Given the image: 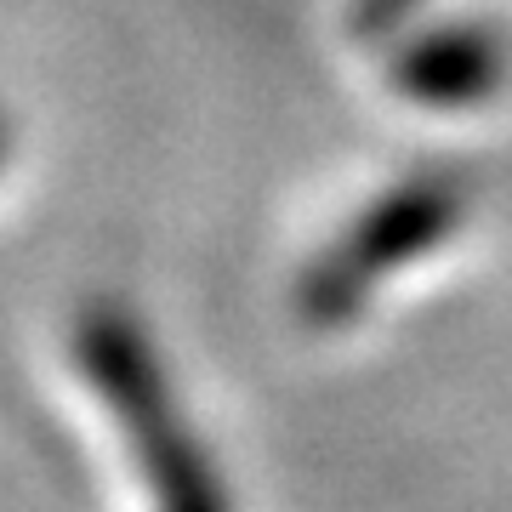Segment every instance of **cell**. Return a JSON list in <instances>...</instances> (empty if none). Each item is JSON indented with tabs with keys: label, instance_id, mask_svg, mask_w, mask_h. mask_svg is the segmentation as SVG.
Instances as JSON below:
<instances>
[{
	"label": "cell",
	"instance_id": "obj_1",
	"mask_svg": "<svg viewBox=\"0 0 512 512\" xmlns=\"http://www.w3.org/2000/svg\"><path fill=\"white\" fill-rule=\"evenodd\" d=\"M74 365L103 399V410L120 421V433H126L160 512H234L217 461L200 444V433L188 427L177 387L165 376V359L154 353L137 313H126L120 302L80 308V319H74Z\"/></svg>",
	"mask_w": 512,
	"mask_h": 512
},
{
	"label": "cell",
	"instance_id": "obj_2",
	"mask_svg": "<svg viewBox=\"0 0 512 512\" xmlns=\"http://www.w3.org/2000/svg\"><path fill=\"white\" fill-rule=\"evenodd\" d=\"M473 188L456 171H416L404 183L382 188L359 217L313 256L296 279V319L313 330L353 325L365 302L416 256L439 251L467 222Z\"/></svg>",
	"mask_w": 512,
	"mask_h": 512
},
{
	"label": "cell",
	"instance_id": "obj_3",
	"mask_svg": "<svg viewBox=\"0 0 512 512\" xmlns=\"http://www.w3.org/2000/svg\"><path fill=\"white\" fill-rule=\"evenodd\" d=\"M507 40L490 23H439L387 57V86L421 109H478L507 86Z\"/></svg>",
	"mask_w": 512,
	"mask_h": 512
},
{
	"label": "cell",
	"instance_id": "obj_4",
	"mask_svg": "<svg viewBox=\"0 0 512 512\" xmlns=\"http://www.w3.org/2000/svg\"><path fill=\"white\" fill-rule=\"evenodd\" d=\"M421 12V0H353L348 29L359 40H387L399 23H410Z\"/></svg>",
	"mask_w": 512,
	"mask_h": 512
},
{
	"label": "cell",
	"instance_id": "obj_5",
	"mask_svg": "<svg viewBox=\"0 0 512 512\" xmlns=\"http://www.w3.org/2000/svg\"><path fill=\"white\" fill-rule=\"evenodd\" d=\"M0 160H6V120H0Z\"/></svg>",
	"mask_w": 512,
	"mask_h": 512
}]
</instances>
